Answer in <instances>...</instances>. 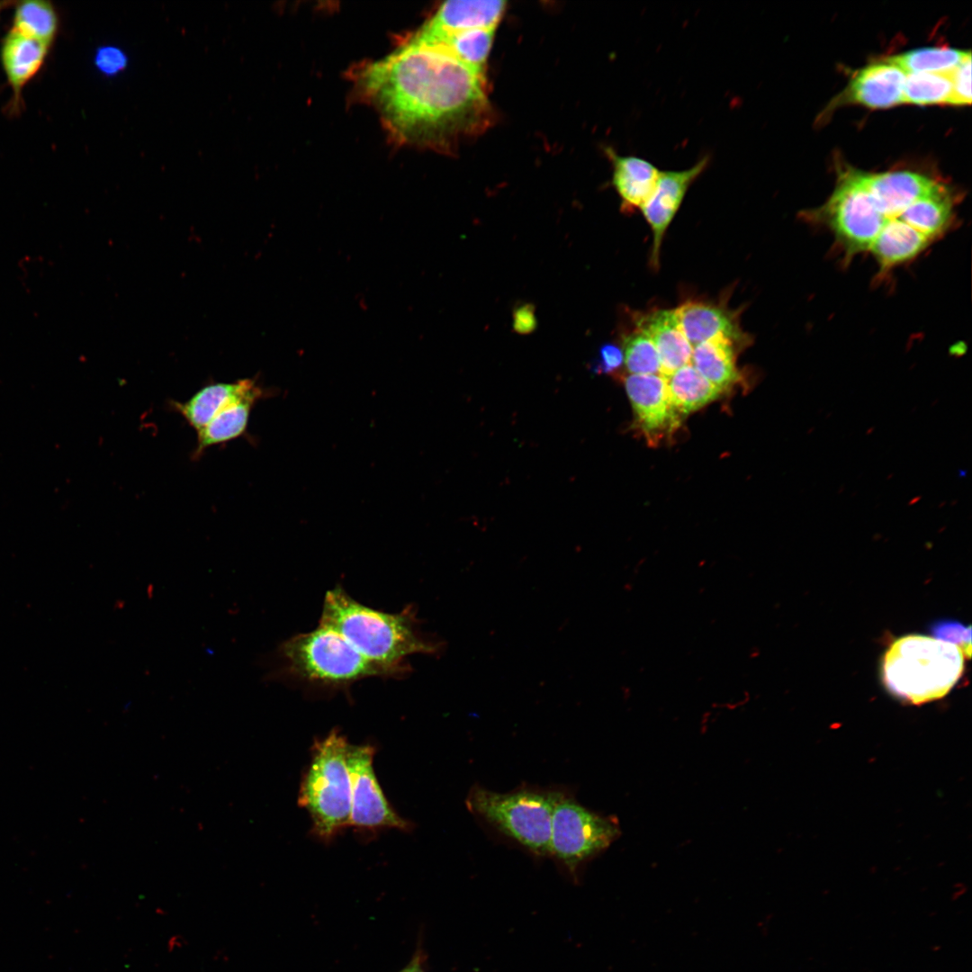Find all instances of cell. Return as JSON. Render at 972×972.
<instances>
[{"label": "cell", "instance_id": "6da1fadb", "mask_svg": "<svg viewBox=\"0 0 972 972\" xmlns=\"http://www.w3.org/2000/svg\"><path fill=\"white\" fill-rule=\"evenodd\" d=\"M357 81L402 143L444 147L480 130L489 110L483 72L415 34L365 65Z\"/></svg>", "mask_w": 972, "mask_h": 972}, {"label": "cell", "instance_id": "7a4b0ae2", "mask_svg": "<svg viewBox=\"0 0 972 972\" xmlns=\"http://www.w3.org/2000/svg\"><path fill=\"white\" fill-rule=\"evenodd\" d=\"M857 176L861 185L842 202L833 228L844 259L868 254L887 274L949 232L947 210L931 194L940 182L910 171Z\"/></svg>", "mask_w": 972, "mask_h": 972}, {"label": "cell", "instance_id": "3957f363", "mask_svg": "<svg viewBox=\"0 0 972 972\" xmlns=\"http://www.w3.org/2000/svg\"><path fill=\"white\" fill-rule=\"evenodd\" d=\"M319 625L340 634L367 659L403 673L407 656L438 654L445 647L443 642L419 631L411 608L400 613L378 611L359 603L340 586L326 593Z\"/></svg>", "mask_w": 972, "mask_h": 972}, {"label": "cell", "instance_id": "277c9868", "mask_svg": "<svg viewBox=\"0 0 972 972\" xmlns=\"http://www.w3.org/2000/svg\"><path fill=\"white\" fill-rule=\"evenodd\" d=\"M965 655L951 643L922 634L896 639L882 661V678L897 698L920 705L946 696L964 670Z\"/></svg>", "mask_w": 972, "mask_h": 972}, {"label": "cell", "instance_id": "5b68a950", "mask_svg": "<svg viewBox=\"0 0 972 972\" xmlns=\"http://www.w3.org/2000/svg\"><path fill=\"white\" fill-rule=\"evenodd\" d=\"M560 790L522 787L500 793L474 785L465 804L476 817L531 853L549 856L553 811Z\"/></svg>", "mask_w": 972, "mask_h": 972}, {"label": "cell", "instance_id": "8992f818", "mask_svg": "<svg viewBox=\"0 0 972 972\" xmlns=\"http://www.w3.org/2000/svg\"><path fill=\"white\" fill-rule=\"evenodd\" d=\"M348 742L336 729L311 747L310 765L304 773L298 804L307 810L315 835L330 841L349 826L351 788L346 766Z\"/></svg>", "mask_w": 972, "mask_h": 972}, {"label": "cell", "instance_id": "52a82bcc", "mask_svg": "<svg viewBox=\"0 0 972 972\" xmlns=\"http://www.w3.org/2000/svg\"><path fill=\"white\" fill-rule=\"evenodd\" d=\"M279 651L292 675L322 685L342 686L403 673L367 659L340 634L321 625L287 639Z\"/></svg>", "mask_w": 972, "mask_h": 972}, {"label": "cell", "instance_id": "ba28073f", "mask_svg": "<svg viewBox=\"0 0 972 972\" xmlns=\"http://www.w3.org/2000/svg\"><path fill=\"white\" fill-rule=\"evenodd\" d=\"M618 835L619 828L612 819L589 810L560 790L553 811L549 856L572 876Z\"/></svg>", "mask_w": 972, "mask_h": 972}, {"label": "cell", "instance_id": "9c48e42d", "mask_svg": "<svg viewBox=\"0 0 972 972\" xmlns=\"http://www.w3.org/2000/svg\"><path fill=\"white\" fill-rule=\"evenodd\" d=\"M375 749L369 744H348L346 766L351 788L349 826L375 831L392 828L410 831V824L392 807L374 769Z\"/></svg>", "mask_w": 972, "mask_h": 972}, {"label": "cell", "instance_id": "30bf717a", "mask_svg": "<svg viewBox=\"0 0 972 972\" xmlns=\"http://www.w3.org/2000/svg\"><path fill=\"white\" fill-rule=\"evenodd\" d=\"M708 162L709 158L705 157L687 169L661 171L653 193L640 208L653 233L650 263L654 269L659 267L661 245L669 224L688 187L704 172Z\"/></svg>", "mask_w": 972, "mask_h": 972}, {"label": "cell", "instance_id": "8fae6325", "mask_svg": "<svg viewBox=\"0 0 972 972\" xmlns=\"http://www.w3.org/2000/svg\"><path fill=\"white\" fill-rule=\"evenodd\" d=\"M624 384L637 422L647 437L658 438L680 425V416L671 404L664 376L629 374Z\"/></svg>", "mask_w": 972, "mask_h": 972}, {"label": "cell", "instance_id": "7c38bea8", "mask_svg": "<svg viewBox=\"0 0 972 972\" xmlns=\"http://www.w3.org/2000/svg\"><path fill=\"white\" fill-rule=\"evenodd\" d=\"M674 310L683 334L694 346L717 335L726 336L739 346L749 342L736 313L720 304L687 302Z\"/></svg>", "mask_w": 972, "mask_h": 972}, {"label": "cell", "instance_id": "4fadbf2b", "mask_svg": "<svg viewBox=\"0 0 972 972\" xmlns=\"http://www.w3.org/2000/svg\"><path fill=\"white\" fill-rule=\"evenodd\" d=\"M635 324L655 346L662 376L691 364L693 346L683 334L674 310H655L640 315Z\"/></svg>", "mask_w": 972, "mask_h": 972}, {"label": "cell", "instance_id": "5bb4252c", "mask_svg": "<svg viewBox=\"0 0 972 972\" xmlns=\"http://www.w3.org/2000/svg\"><path fill=\"white\" fill-rule=\"evenodd\" d=\"M906 74L886 61L868 65L854 74L849 88L850 101L868 108L885 109L903 103Z\"/></svg>", "mask_w": 972, "mask_h": 972}, {"label": "cell", "instance_id": "9a60e30c", "mask_svg": "<svg viewBox=\"0 0 972 972\" xmlns=\"http://www.w3.org/2000/svg\"><path fill=\"white\" fill-rule=\"evenodd\" d=\"M50 47L11 29L1 45V62L13 90V109L21 104L23 87L40 70Z\"/></svg>", "mask_w": 972, "mask_h": 972}, {"label": "cell", "instance_id": "2e32d148", "mask_svg": "<svg viewBox=\"0 0 972 972\" xmlns=\"http://www.w3.org/2000/svg\"><path fill=\"white\" fill-rule=\"evenodd\" d=\"M504 1L445 2L423 30L436 34H450L474 29H496L503 12Z\"/></svg>", "mask_w": 972, "mask_h": 972}, {"label": "cell", "instance_id": "e0dca14e", "mask_svg": "<svg viewBox=\"0 0 972 972\" xmlns=\"http://www.w3.org/2000/svg\"><path fill=\"white\" fill-rule=\"evenodd\" d=\"M613 166L612 184L622 201V208H641L653 193L661 171L650 161L635 156H621L607 149Z\"/></svg>", "mask_w": 972, "mask_h": 972}, {"label": "cell", "instance_id": "ac0fdd59", "mask_svg": "<svg viewBox=\"0 0 972 972\" xmlns=\"http://www.w3.org/2000/svg\"><path fill=\"white\" fill-rule=\"evenodd\" d=\"M257 386L251 379L234 382L210 383L185 401L173 400L170 404L196 432L205 427L222 409L243 397Z\"/></svg>", "mask_w": 972, "mask_h": 972}, {"label": "cell", "instance_id": "d6986e66", "mask_svg": "<svg viewBox=\"0 0 972 972\" xmlns=\"http://www.w3.org/2000/svg\"><path fill=\"white\" fill-rule=\"evenodd\" d=\"M264 396L260 386H256L243 397L234 400L222 409L201 430L197 432V444L194 455H201L206 449L224 444L242 436L248 428V419L255 403Z\"/></svg>", "mask_w": 972, "mask_h": 972}, {"label": "cell", "instance_id": "ffe728a7", "mask_svg": "<svg viewBox=\"0 0 972 972\" xmlns=\"http://www.w3.org/2000/svg\"><path fill=\"white\" fill-rule=\"evenodd\" d=\"M737 346L726 336L717 335L693 347L691 364L721 392L727 390L741 380L735 364Z\"/></svg>", "mask_w": 972, "mask_h": 972}, {"label": "cell", "instance_id": "44dd1931", "mask_svg": "<svg viewBox=\"0 0 972 972\" xmlns=\"http://www.w3.org/2000/svg\"><path fill=\"white\" fill-rule=\"evenodd\" d=\"M496 29H474L450 34H436L423 29L415 35L444 47L466 66L483 72Z\"/></svg>", "mask_w": 972, "mask_h": 972}, {"label": "cell", "instance_id": "7402d4cb", "mask_svg": "<svg viewBox=\"0 0 972 972\" xmlns=\"http://www.w3.org/2000/svg\"><path fill=\"white\" fill-rule=\"evenodd\" d=\"M671 404L681 417L717 399L721 391L688 364L665 377Z\"/></svg>", "mask_w": 972, "mask_h": 972}, {"label": "cell", "instance_id": "603a6c76", "mask_svg": "<svg viewBox=\"0 0 972 972\" xmlns=\"http://www.w3.org/2000/svg\"><path fill=\"white\" fill-rule=\"evenodd\" d=\"M12 29L50 47L58 30V16L48 1L19 2L14 9Z\"/></svg>", "mask_w": 972, "mask_h": 972}, {"label": "cell", "instance_id": "cb8c5ba5", "mask_svg": "<svg viewBox=\"0 0 972 972\" xmlns=\"http://www.w3.org/2000/svg\"><path fill=\"white\" fill-rule=\"evenodd\" d=\"M970 51L950 48H923L901 53L885 59L905 74L947 73L953 70Z\"/></svg>", "mask_w": 972, "mask_h": 972}, {"label": "cell", "instance_id": "d4e9b609", "mask_svg": "<svg viewBox=\"0 0 972 972\" xmlns=\"http://www.w3.org/2000/svg\"><path fill=\"white\" fill-rule=\"evenodd\" d=\"M951 71L906 74L903 103L918 105L948 104L952 91Z\"/></svg>", "mask_w": 972, "mask_h": 972}, {"label": "cell", "instance_id": "484cf974", "mask_svg": "<svg viewBox=\"0 0 972 972\" xmlns=\"http://www.w3.org/2000/svg\"><path fill=\"white\" fill-rule=\"evenodd\" d=\"M624 362L630 374H661L657 350L649 336L640 328L623 338Z\"/></svg>", "mask_w": 972, "mask_h": 972}, {"label": "cell", "instance_id": "4316f807", "mask_svg": "<svg viewBox=\"0 0 972 972\" xmlns=\"http://www.w3.org/2000/svg\"><path fill=\"white\" fill-rule=\"evenodd\" d=\"M952 91L948 104L966 105L971 103V54L952 71Z\"/></svg>", "mask_w": 972, "mask_h": 972}, {"label": "cell", "instance_id": "83f0119b", "mask_svg": "<svg viewBox=\"0 0 972 972\" xmlns=\"http://www.w3.org/2000/svg\"><path fill=\"white\" fill-rule=\"evenodd\" d=\"M94 62L100 73L106 76H114L127 68L129 60L122 49L104 45L96 50Z\"/></svg>", "mask_w": 972, "mask_h": 972}, {"label": "cell", "instance_id": "f1b7e54d", "mask_svg": "<svg viewBox=\"0 0 972 972\" xmlns=\"http://www.w3.org/2000/svg\"><path fill=\"white\" fill-rule=\"evenodd\" d=\"M935 638L958 645L964 655L968 657L971 653V631L970 626L965 627L958 622H940L933 626Z\"/></svg>", "mask_w": 972, "mask_h": 972}, {"label": "cell", "instance_id": "f546056e", "mask_svg": "<svg viewBox=\"0 0 972 972\" xmlns=\"http://www.w3.org/2000/svg\"><path fill=\"white\" fill-rule=\"evenodd\" d=\"M623 361L622 349L615 344L607 343L600 347L598 360L591 369L598 374H615Z\"/></svg>", "mask_w": 972, "mask_h": 972}, {"label": "cell", "instance_id": "4dcf8cb0", "mask_svg": "<svg viewBox=\"0 0 972 972\" xmlns=\"http://www.w3.org/2000/svg\"><path fill=\"white\" fill-rule=\"evenodd\" d=\"M537 320L535 308L530 303L522 304L513 311V328L522 335L530 334L536 330Z\"/></svg>", "mask_w": 972, "mask_h": 972}, {"label": "cell", "instance_id": "1f68e13d", "mask_svg": "<svg viewBox=\"0 0 972 972\" xmlns=\"http://www.w3.org/2000/svg\"><path fill=\"white\" fill-rule=\"evenodd\" d=\"M426 955L420 945L418 946L411 960L399 972H427L425 970Z\"/></svg>", "mask_w": 972, "mask_h": 972}, {"label": "cell", "instance_id": "d6a6232c", "mask_svg": "<svg viewBox=\"0 0 972 972\" xmlns=\"http://www.w3.org/2000/svg\"><path fill=\"white\" fill-rule=\"evenodd\" d=\"M1 8H2V4L0 3V10H1Z\"/></svg>", "mask_w": 972, "mask_h": 972}]
</instances>
